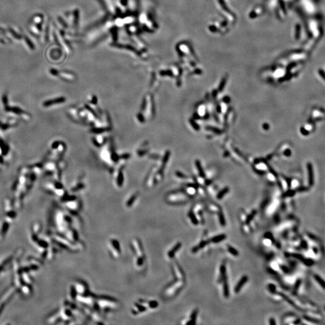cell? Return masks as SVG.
I'll return each mask as SVG.
<instances>
[{
	"label": "cell",
	"instance_id": "6da1fadb",
	"mask_svg": "<svg viewBox=\"0 0 325 325\" xmlns=\"http://www.w3.org/2000/svg\"><path fill=\"white\" fill-rule=\"evenodd\" d=\"M96 303L101 309L104 312L116 309L119 307L117 301L107 297H101L98 298Z\"/></svg>",
	"mask_w": 325,
	"mask_h": 325
},
{
	"label": "cell",
	"instance_id": "7a4b0ae2",
	"mask_svg": "<svg viewBox=\"0 0 325 325\" xmlns=\"http://www.w3.org/2000/svg\"><path fill=\"white\" fill-rule=\"evenodd\" d=\"M109 247L111 255L114 258H118L120 257L121 253V245L118 240L116 239H111L109 242Z\"/></svg>",
	"mask_w": 325,
	"mask_h": 325
},
{
	"label": "cell",
	"instance_id": "3957f363",
	"mask_svg": "<svg viewBox=\"0 0 325 325\" xmlns=\"http://www.w3.org/2000/svg\"><path fill=\"white\" fill-rule=\"evenodd\" d=\"M54 240L56 241V242L59 243V245L62 246L63 247H65L66 249H68L72 251H76L78 250L80 247L78 245L75 244H72L71 243V241L69 239H65L64 238H62L59 235H56L54 237Z\"/></svg>",
	"mask_w": 325,
	"mask_h": 325
},
{
	"label": "cell",
	"instance_id": "277c9868",
	"mask_svg": "<svg viewBox=\"0 0 325 325\" xmlns=\"http://www.w3.org/2000/svg\"><path fill=\"white\" fill-rule=\"evenodd\" d=\"M78 295H87L89 291V288L86 282L82 281H77L74 285Z\"/></svg>",
	"mask_w": 325,
	"mask_h": 325
},
{
	"label": "cell",
	"instance_id": "5b68a950",
	"mask_svg": "<svg viewBox=\"0 0 325 325\" xmlns=\"http://www.w3.org/2000/svg\"><path fill=\"white\" fill-rule=\"evenodd\" d=\"M131 245L133 249L134 252V254H135L136 257H145V254L143 252V250L142 246L140 242V241L138 239H134L131 242Z\"/></svg>",
	"mask_w": 325,
	"mask_h": 325
},
{
	"label": "cell",
	"instance_id": "8992f818",
	"mask_svg": "<svg viewBox=\"0 0 325 325\" xmlns=\"http://www.w3.org/2000/svg\"><path fill=\"white\" fill-rule=\"evenodd\" d=\"M147 310H148L147 308H146L140 301H139L138 302H136L134 304L131 309V312L133 315L138 316L139 314L145 312Z\"/></svg>",
	"mask_w": 325,
	"mask_h": 325
},
{
	"label": "cell",
	"instance_id": "52a82bcc",
	"mask_svg": "<svg viewBox=\"0 0 325 325\" xmlns=\"http://www.w3.org/2000/svg\"><path fill=\"white\" fill-rule=\"evenodd\" d=\"M77 299L83 304H85L87 306H93L94 303H95V299L92 296H90L87 295H78Z\"/></svg>",
	"mask_w": 325,
	"mask_h": 325
},
{
	"label": "cell",
	"instance_id": "ba28073f",
	"mask_svg": "<svg viewBox=\"0 0 325 325\" xmlns=\"http://www.w3.org/2000/svg\"><path fill=\"white\" fill-rule=\"evenodd\" d=\"M183 286V284L180 282H176V283H174V284H172L169 287L167 288L166 290H165L164 292V294L167 296L169 297V296H171L173 295V294L174 295L175 292H176V291L179 290V288L180 287H181Z\"/></svg>",
	"mask_w": 325,
	"mask_h": 325
},
{
	"label": "cell",
	"instance_id": "9c48e42d",
	"mask_svg": "<svg viewBox=\"0 0 325 325\" xmlns=\"http://www.w3.org/2000/svg\"><path fill=\"white\" fill-rule=\"evenodd\" d=\"M60 316L61 317V319L63 320H64L65 321H68V320H70V319L72 317V311L67 308H62L60 312Z\"/></svg>",
	"mask_w": 325,
	"mask_h": 325
},
{
	"label": "cell",
	"instance_id": "30bf717a",
	"mask_svg": "<svg viewBox=\"0 0 325 325\" xmlns=\"http://www.w3.org/2000/svg\"><path fill=\"white\" fill-rule=\"evenodd\" d=\"M148 309H154L159 307V303L156 300H139Z\"/></svg>",
	"mask_w": 325,
	"mask_h": 325
},
{
	"label": "cell",
	"instance_id": "8fae6325",
	"mask_svg": "<svg viewBox=\"0 0 325 325\" xmlns=\"http://www.w3.org/2000/svg\"><path fill=\"white\" fill-rule=\"evenodd\" d=\"M67 237L70 240L71 242L75 243L78 242V234L77 233V232L75 231V230L74 229H70L69 230L67 231Z\"/></svg>",
	"mask_w": 325,
	"mask_h": 325
},
{
	"label": "cell",
	"instance_id": "7c38bea8",
	"mask_svg": "<svg viewBox=\"0 0 325 325\" xmlns=\"http://www.w3.org/2000/svg\"><path fill=\"white\" fill-rule=\"evenodd\" d=\"M307 169L308 173V183L310 186H312L314 184V172L312 166L310 163L307 164Z\"/></svg>",
	"mask_w": 325,
	"mask_h": 325
},
{
	"label": "cell",
	"instance_id": "4fadbf2b",
	"mask_svg": "<svg viewBox=\"0 0 325 325\" xmlns=\"http://www.w3.org/2000/svg\"><path fill=\"white\" fill-rule=\"evenodd\" d=\"M145 257H136L134 259V266L136 269H141L145 264Z\"/></svg>",
	"mask_w": 325,
	"mask_h": 325
},
{
	"label": "cell",
	"instance_id": "5bb4252c",
	"mask_svg": "<svg viewBox=\"0 0 325 325\" xmlns=\"http://www.w3.org/2000/svg\"><path fill=\"white\" fill-rule=\"evenodd\" d=\"M247 280H248V277L247 276H244L239 281V282H238V284H237L235 288V292L236 293H238L240 291V290L242 288L243 286L247 282Z\"/></svg>",
	"mask_w": 325,
	"mask_h": 325
},
{
	"label": "cell",
	"instance_id": "9a60e30c",
	"mask_svg": "<svg viewBox=\"0 0 325 325\" xmlns=\"http://www.w3.org/2000/svg\"><path fill=\"white\" fill-rule=\"evenodd\" d=\"M181 247V243H178L171 250H169L168 252V253H167V257H168L170 259L173 258V257H174L176 252L180 249Z\"/></svg>",
	"mask_w": 325,
	"mask_h": 325
},
{
	"label": "cell",
	"instance_id": "2e32d148",
	"mask_svg": "<svg viewBox=\"0 0 325 325\" xmlns=\"http://www.w3.org/2000/svg\"><path fill=\"white\" fill-rule=\"evenodd\" d=\"M314 279L316 280V281L318 283V284L320 286V287L325 290V281L319 275L317 274H314Z\"/></svg>",
	"mask_w": 325,
	"mask_h": 325
},
{
	"label": "cell",
	"instance_id": "e0dca14e",
	"mask_svg": "<svg viewBox=\"0 0 325 325\" xmlns=\"http://www.w3.org/2000/svg\"><path fill=\"white\" fill-rule=\"evenodd\" d=\"M8 228H9V223L7 221L4 222L1 230V235L3 237H4L6 234V233L8 229Z\"/></svg>",
	"mask_w": 325,
	"mask_h": 325
},
{
	"label": "cell",
	"instance_id": "ac0fdd59",
	"mask_svg": "<svg viewBox=\"0 0 325 325\" xmlns=\"http://www.w3.org/2000/svg\"><path fill=\"white\" fill-rule=\"evenodd\" d=\"M223 282H224V285H223L224 295H225V298H228V297L229 296V288H228V285L226 277L225 276V278H223Z\"/></svg>",
	"mask_w": 325,
	"mask_h": 325
},
{
	"label": "cell",
	"instance_id": "d6986e66",
	"mask_svg": "<svg viewBox=\"0 0 325 325\" xmlns=\"http://www.w3.org/2000/svg\"><path fill=\"white\" fill-rule=\"evenodd\" d=\"M225 238H226V235H224V234L219 235L214 237L212 239V241H213V242H214V243H218V242H221V241L223 240L224 239H225Z\"/></svg>",
	"mask_w": 325,
	"mask_h": 325
},
{
	"label": "cell",
	"instance_id": "ffe728a7",
	"mask_svg": "<svg viewBox=\"0 0 325 325\" xmlns=\"http://www.w3.org/2000/svg\"><path fill=\"white\" fill-rule=\"evenodd\" d=\"M302 261L307 266H312L314 264V261L310 258H303Z\"/></svg>",
	"mask_w": 325,
	"mask_h": 325
},
{
	"label": "cell",
	"instance_id": "44dd1931",
	"mask_svg": "<svg viewBox=\"0 0 325 325\" xmlns=\"http://www.w3.org/2000/svg\"><path fill=\"white\" fill-rule=\"evenodd\" d=\"M37 242L38 245H39L40 247H44V248H45V249L47 248V247H48V246H49V245H48V243L47 242H45V241H44V240H38Z\"/></svg>",
	"mask_w": 325,
	"mask_h": 325
},
{
	"label": "cell",
	"instance_id": "7402d4cb",
	"mask_svg": "<svg viewBox=\"0 0 325 325\" xmlns=\"http://www.w3.org/2000/svg\"><path fill=\"white\" fill-rule=\"evenodd\" d=\"M228 250L229 251V252L233 254L234 256H238V252L237 250H235L233 247L231 246H228Z\"/></svg>",
	"mask_w": 325,
	"mask_h": 325
},
{
	"label": "cell",
	"instance_id": "603a6c76",
	"mask_svg": "<svg viewBox=\"0 0 325 325\" xmlns=\"http://www.w3.org/2000/svg\"><path fill=\"white\" fill-rule=\"evenodd\" d=\"M301 282H302V281L300 279H299L296 281V284L295 285V287H294V290H293V293H295L296 292H297L298 291V290H299Z\"/></svg>",
	"mask_w": 325,
	"mask_h": 325
},
{
	"label": "cell",
	"instance_id": "cb8c5ba5",
	"mask_svg": "<svg viewBox=\"0 0 325 325\" xmlns=\"http://www.w3.org/2000/svg\"><path fill=\"white\" fill-rule=\"evenodd\" d=\"M40 230V223H35L33 226V231L35 234L38 233L39 231Z\"/></svg>",
	"mask_w": 325,
	"mask_h": 325
},
{
	"label": "cell",
	"instance_id": "d4e9b609",
	"mask_svg": "<svg viewBox=\"0 0 325 325\" xmlns=\"http://www.w3.org/2000/svg\"><path fill=\"white\" fill-rule=\"evenodd\" d=\"M219 221H220V222H221V225H222V226L225 225V218H224V216H223V214L222 213H221L219 214Z\"/></svg>",
	"mask_w": 325,
	"mask_h": 325
},
{
	"label": "cell",
	"instance_id": "484cf974",
	"mask_svg": "<svg viewBox=\"0 0 325 325\" xmlns=\"http://www.w3.org/2000/svg\"><path fill=\"white\" fill-rule=\"evenodd\" d=\"M304 318H305V320H307V321H308L313 323H319V321L317 320L314 319V318L313 319L311 318L308 316H305V317H304Z\"/></svg>",
	"mask_w": 325,
	"mask_h": 325
},
{
	"label": "cell",
	"instance_id": "4316f807",
	"mask_svg": "<svg viewBox=\"0 0 325 325\" xmlns=\"http://www.w3.org/2000/svg\"><path fill=\"white\" fill-rule=\"evenodd\" d=\"M189 216H190V219H191L192 222L195 225H197V223H198V221H197V220L196 219V217L195 216L194 214H193V213H190Z\"/></svg>",
	"mask_w": 325,
	"mask_h": 325
},
{
	"label": "cell",
	"instance_id": "83f0119b",
	"mask_svg": "<svg viewBox=\"0 0 325 325\" xmlns=\"http://www.w3.org/2000/svg\"><path fill=\"white\" fill-rule=\"evenodd\" d=\"M300 245L303 247V249H308V244H307L306 241H305V240L302 241L301 243H300Z\"/></svg>",
	"mask_w": 325,
	"mask_h": 325
},
{
	"label": "cell",
	"instance_id": "f1b7e54d",
	"mask_svg": "<svg viewBox=\"0 0 325 325\" xmlns=\"http://www.w3.org/2000/svg\"><path fill=\"white\" fill-rule=\"evenodd\" d=\"M255 214H256V211H253L252 213L250 216H249L247 217V221H246V222H247V223H248L250 221H251L252 219V218L254 217V216L255 215Z\"/></svg>",
	"mask_w": 325,
	"mask_h": 325
},
{
	"label": "cell",
	"instance_id": "f546056e",
	"mask_svg": "<svg viewBox=\"0 0 325 325\" xmlns=\"http://www.w3.org/2000/svg\"><path fill=\"white\" fill-rule=\"evenodd\" d=\"M197 313V310H195V311L193 312V313H192V316H191V318H192V319L193 320H195V319H196V317Z\"/></svg>",
	"mask_w": 325,
	"mask_h": 325
},
{
	"label": "cell",
	"instance_id": "4dcf8cb0",
	"mask_svg": "<svg viewBox=\"0 0 325 325\" xmlns=\"http://www.w3.org/2000/svg\"><path fill=\"white\" fill-rule=\"evenodd\" d=\"M269 287V288H270V290L271 292H274V291H275V286L274 285L270 284Z\"/></svg>",
	"mask_w": 325,
	"mask_h": 325
},
{
	"label": "cell",
	"instance_id": "1f68e13d",
	"mask_svg": "<svg viewBox=\"0 0 325 325\" xmlns=\"http://www.w3.org/2000/svg\"><path fill=\"white\" fill-rule=\"evenodd\" d=\"M301 132L304 135H307L309 134V132L308 131H306L305 128H303L301 129Z\"/></svg>",
	"mask_w": 325,
	"mask_h": 325
},
{
	"label": "cell",
	"instance_id": "d6a6232c",
	"mask_svg": "<svg viewBox=\"0 0 325 325\" xmlns=\"http://www.w3.org/2000/svg\"><path fill=\"white\" fill-rule=\"evenodd\" d=\"M269 323H270V324H276V322H275V321L274 320V319H271L269 321Z\"/></svg>",
	"mask_w": 325,
	"mask_h": 325
},
{
	"label": "cell",
	"instance_id": "836d02e7",
	"mask_svg": "<svg viewBox=\"0 0 325 325\" xmlns=\"http://www.w3.org/2000/svg\"><path fill=\"white\" fill-rule=\"evenodd\" d=\"M209 29H210V30H211L212 31H216V30H217L216 28L214 27V26H210V27H209Z\"/></svg>",
	"mask_w": 325,
	"mask_h": 325
},
{
	"label": "cell",
	"instance_id": "e575fe53",
	"mask_svg": "<svg viewBox=\"0 0 325 325\" xmlns=\"http://www.w3.org/2000/svg\"><path fill=\"white\" fill-rule=\"evenodd\" d=\"M4 267V266L3 265V264H2V265H0V273H1V271L3 270Z\"/></svg>",
	"mask_w": 325,
	"mask_h": 325
},
{
	"label": "cell",
	"instance_id": "d590c367",
	"mask_svg": "<svg viewBox=\"0 0 325 325\" xmlns=\"http://www.w3.org/2000/svg\"><path fill=\"white\" fill-rule=\"evenodd\" d=\"M324 311H325V307H324Z\"/></svg>",
	"mask_w": 325,
	"mask_h": 325
}]
</instances>
